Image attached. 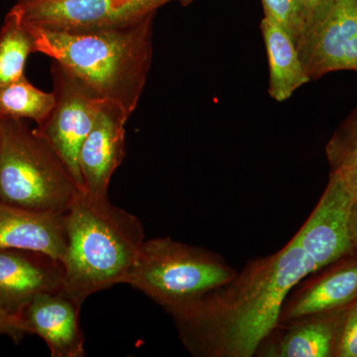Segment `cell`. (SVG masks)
<instances>
[{"mask_svg": "<svg viewBox=\"0 0 357 357\" xmlns=\"http://www.w3.org/2000/svg\"><path fill=\"white\" fill-rule=\"evenodd\" d=\"M317 271L293 237L278 252L252 260L229 283L172 314L181 342L197 357L255 356L278 326L289 294Z\"/></svg>", "mask_w": 357, "mask_h": 357, "instance_id": "1", "label": "cell"}, {"mask_svg": "<svg viewBox=\"0 0 357 357\" xmlns=\"http://www.w3.org/2000/svg\"><path fill=\"white\" fill-rule=\"evenodd\" d=\"M155 16L98 31H53L28 25L36 53L70 70L102 100L119 102L131 116L151 69Z\"/></svg>", "mask_w": 357, "mask_h": 357, "instance_id": "2", "label": "cell"}, {"mask_svg": "<svg viewBox=\"0 0 357 357\" xmlns=\"http://www.w3.org/2000/svg\"><path fill=\"white\" fill-rule=\"evenodd\" d=\"M67 244L63 292L77 304L93 294L123 284L145 241L139 218L79 192L65 213Z\"/></svg>", "mask_w": 357, "mask_h": 357, "instance_id": "3", "label": "cell"}, {"mask_svg": "<svg viewBox=\"0 0 357 357\" xmlns=\"http://www.w3.org/2000/svg\"><path fill=\"white\" fill-rule=\"evenodd\" d=\"M60 156L22 119H0V202L64 213L79 194Z\"/></svg>", "mask_w": 357, "mask_h": 357, "instance_id": "4", "label": "cell"}, {"mask_svg": "<svg viewBox=\"0 0 357 357\" xmlns=\"http://www.w3.org/2000/svg\"><path fill=\"white\" fill-rule=\"evenodd\" d=\"M220 256L170 237L145 241L123 284L174 314L236 277Z\"/></svg>", "mask_w": 357, "mask_h": 357, "instance_id": "5", "label": "cell"}, {"mask_svg": "<svg viewBox=\"0 0 357 357\" xmlns=\"http://www.w3.org/2000/svg\"><path fill=\"white\" fill-rule=\"evenodd\" d=\"M194 0H18L13 8L27 24L53 31L84 32L136 24L173 2Z\"/></svg>", "mask_w": 357, "mask_h": 357, "instance_id": "6", "label": "cell"}, {"mask_svg": "<svg viewBox=\"0 0 357 357\" xmlns=\"http://www.w3.org/2000/svg\"><path fill=\"white\" fill-rule=\"evenodd\" d=\"M50 72L53 107L35 130L48 141L84 192L79 151L95 124L103 100L81 79L54 61Z\"/></svg>", "mask_w": 357, "mask_h": 357, "instance_id": "7", "label": "cell"}, {"mask_svg": "<svg viewBox=\"0 0 357 357\" xmlns=\"http://www.w3.org/2000/svg\"><path fill=\"white\" fill-rule=\"evenodd\" d=\"M354 199L333 172L316 208L294 236L318 271L354 252L349 227Z\"/></svg>", "mask_w": 357, "mask_h": 357, "instance_id": "8", "label": "cell"}, {"mask_svg": "<svg viewBox=\"0 0 357 357\" xmlns=\"http://www.w3.org/2000/svg\"><path fill=\"white\" fill-rule=\"evenodd\" d=\"M298 51L311 82L338 70L357 73V0H335Z\"/></svg>", "mask_w": 357, "mask_h": 357, "instance_id": "9", "label": "cell"}, {"mask_svg": "<svg viewBox=\"0 0 357 357\" xmlns=\"http://www.w3.org/2000/svg\"><path fill=\"white\" fill-rule=\"evenodd\" d=\"M130 115L114 100L100 103L95 124L79 151V165L86 194L107 198L110 180L126 155V123Z\"/></svg>", "mask_w": 357, "mask_h": 357, "instance_id": "10", "label": "cell"}, {"mask_svg": "<svg viewBox=\"0 0 357 357\" xmlns=\"http://www.w3.org/2000/svg\"><path fill=\"white\" fill-rule=\"evenodd\" d=\"M64 288L62 263L38 251L0 249V301L14 314L41 293Z\"/></svg>", "mask_w": 357, "mask_h": 357, "instance_id": "11", "label": "cell"}, {"mask_svg": "<svg viewBox=\"0 0 357 357\" xmlns=\"http://www.w3.org/2000/svg\"><path fill=\"white\" fill-rule=\"evenodd\" d=\"M81 305L63 291L35 296L21 312L29 335L46 342L53 357H84V335L79 323Z\"/></svg>", "mask_w": 357, "mask_h": 357, "instance_id": "12", "label": "cell"}, {"mask_svg": "<svg viewBox=\"0 0 357 357\" xmlns=\"http://www.w3.org/2000/svg\"><path fill=\"white\" fill-rule=\"evenodd\" d=\"M65 213H39L0 202V249L38 251L62 263Z\"/></svg>", "mask_w": 357, "mask_h": 357, "instance_id": "13", "label": "cell"}, {"mask_svg": "<svg viewBox=\"0 0 357 357\" xmlns=\"http://www.w3.org/2000/svg\"><path fill=\"white\" fill-rule=\"evenodd\" d=\"M328 312L279 324L255 356L266 357H328L335 354L340 325ZM342 324V323H340Z\"/></svg>", "mask_w": 357, "mask_h": 357, "instance_id": "14", "label": "cell"}, {"mask_svg": "<svg viewBox=\"0 0 357 357\" xmlns=\"http://www.w3.org/2000/svg\"><path fill=\"white\" fill-rule=\"evenodd\" d=\"M357 300V262L328 272L289 294L279 324L342 309ZM278 324V325H279Z\"/></svg>", "mask_w": 357, "mask_h": 357, "instance_id": "15", "label": "cell"}, {"mask_svg": "<svg viewBox=\"0 0 357 357\" xmlns=\"http://www.w3.org/2000/svg\"><path fill=\"white\" fill-rule=\"evenodd\" d=\"M260 30L269 65L268 93L276 102H286L311 79L305 70L295 42L283 26L263 16Z\"/></svg>", "mask_w": 357, "mask_h": 357, "instance_id": "16", "label": "cell"}, {"mask_svg": "<svg viewBox=\"0 0 357 357\" xmlns=\"http://www.w3.org/2000/svg\"><path fill=\"white\" fill-rule=\"evenodd\" d=\"M32 53H36V46L31 29L13 7L0 29V84L24 76Z\"/></svg>", "mask_w": 357, "mask_h": 357, "instance_id": "17", "label": "cell"}, {"mask_svg": "<svg viewBox=\"0 0 357 357\" xmlns=\"http://www.w3.org/2000/svg\"><path fill=\"white\" fill-rule=\"evenodd\" d=\"M53 105V93L33 86L25 75L0 84V119H31L37 126L49 114Z\"/></svg>", "mask_w": 357, "mask_h": 357, "instance_id": "18", "label": "cell"}, {"mask_svg": "<svg viewBox=\"0 0 357 357\" xmlns=\"http://www.w3.org/2000/svg\"><path fill=\"white\" fill-rule=\"evenodd\" d=\"M326 155L333 170L357 156V109L333 136L326 146Z\"/></svg>", "mask_w": 357, "mask_h": 357, "instance_id": "19", "label": "cell"}, {"mask_svg": "<svg viewBox=\"0 0 357 357\" xmlns=\"http://www.w3.org/2000/svg\"><path fill=\"white\" fill-rule=\"evenodd\" d=\"M261 2L264 16L283 26L298 47L302 35L298 0H261Z\"/></svg>", "mask_w": 357, "mask_h": 357, "instance_id": "20", "label": "cell"}, {"mask_svg": "<svg viewBox=\"0 0 357 357\" xmlns=\"http://www.w3.org/2000/svg\"><path fill=\"white\" fill-rule=\"evenodd\" d=\"M335 0H298L302 35L297 49L310 36V34L319 25L332 8Z\"/></svg>", "mask_w": 357, "mask_h": 357, "instance_id": "21", "label": "cell"}, {"mask_svg": "<svg viewBox=\"0 0 357 357\" xmlns=\"http://www.w3.org/2000/svg\"><path fill=\"white\" fill-rule=\"evenodd\" d=\"M335 356L357 357V300L345 312L340 324Z\"/></svg>", "mask_w": 357, "mask_h": 357, "instance_id": "22", "label": "cell"}, {"mask_svg": "<svg viewBox=\"0 0 357 357\" xmlns=\"http://www.w3.org/2000/svg\"><path fill=\"white\" fill-rule=\"evenodd\" d=\"M6 335L15 344L29 335L24 321L18 314H14L7 310L0 301V337Z\"/></svg>", "mask_w": 357, "mask_h": 357, "instance_id": "23", "label": "cell"}, {"mask_svg": "<svg viewBox=\"0 0 357 357\" xmlns=\"http://www.w3.org/2000/svg\"><path fill=\"white\" fill-rule=\"evenodd\" d=\"M333 172L340 176L345 187L354 195V198H357V156L333 170Z\"/></svg>", "mask_w": 357, "mask_h": 357, "instance_id": "24", "label": "cell"}, {"mask_svg": "<svg viewBox=\"0 0 357 357\" xmlns=\"http://www.w3.org/2000/svg\"><path fill=\"white\" fill-rule=\"evenodd\" d=\"M349 227H351V236L354 252L357 253V198L354 199V204H352Z\"/></svg>", "mask_w": 357, "mask_h": 357, "instance_id": "25", "label": "cell"}]
</instances>
